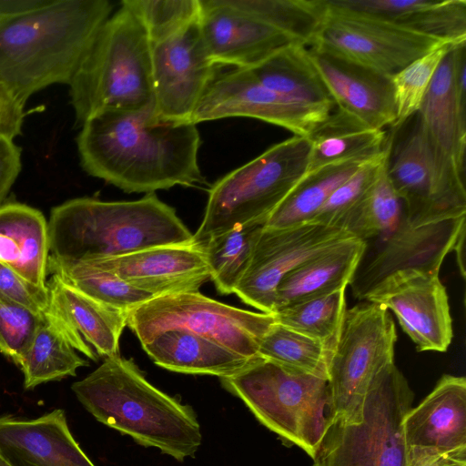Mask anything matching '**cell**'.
Wrapping results in <instances>:
<instances>
[{
	"mask_svg": "<svg viewBox=\"0 0 466 466\" xmlns=\"http://www.w3.org/2000/svg\"><path fill=\"white\" fill-rule=\"evenodd\" d=\"M220 381L262 425L313 458L330 420L327 380L258 357Z\"/></svg>",
	"mask_w": 466,
	"mask_h": 466,
	"instance_id": "6",
	"label": "cell"
},
{
	"mask_svg": "<svg viewBox=\"0 0 466 466\" xmlns=\"http://www.w3.org/2000/svg\"><path fill=\"white\" fill-rule=\"evenodd\" d=\"M370 159L330 165L305 175L264 227L283 228L309 222L331 193Z\"/></svg>",
	"mask_w": 466,
	"mask_h": 466,
	"instance_id": "31",
	"label": "cell"
},
{
	"mask_svg": "<svg viewBox=\"0 0 466 466\" xmlns=\"http://www.w3.org/2000/svg\"><path fill=\"white\" fill-rule=\"evenodd\" d=\"M387 156L388 141L384 151L366 161L331 193L309 222L342 229L345 219L359 206L385 167Z\"/></svg>",
	"mask_w": 466,
	"mask_h": 466,
	"instance_id": "38",
	"label": "cell"
},
{
	"mask_svg": "<svg viewBox=\"0 0 466 466\" xmlns=\"http://www.w3.org/2000/svg\"><path fill=\"white\" fill-rule=\"evenodd\" d=\"M0 453L14 466H96L74 439L62 410L32 420L0 417Z\"/></svg>",
	"mask_w": 466,
	"mask_h": 466,
	"instance_id": "24",
	"label": "cell"
},
{
	"mask_svg": "<svg viewBox=\"0 0 466 466\" xmlns=\"http://www.w3.org/2000/svg\"><path fill=\"white\" fill-rule=\"evenodd\" d=\"M309 138L305 175L330 165L372 158L386 148L388 141L384 130L365 127L338 109Z\"/></svg>",
	"mask_w": 466,
	"mask_h": 466,
	"instance_id": "29",
	"label": "cell"
},
{
	"mask_svg": "<svg viewBox=\"0 0 466 466\" xmlns=\"http://www.w3.org/2000/svg\"><path fill=\"white\" fill-rule=\"evenodd\" d=\"M264 225L245 224L208 238L203 247L210 279L220 294L235 293Z\"/></svg>",
	"mask_w": 466,
	"mask_h": 466,
	"instance_id": "33",
	"label": "cell"
},
{
	"mask_svg": "<svg viewBox=\"0 0 466 466\" xmlns=\"http://www.w3.org/2000/svg\"><path fill=\"white\" fill-rule=\"evenodd\" d=\"M0 466H14L9 461H7L1 453H0Z\"/></svg>",
	"mask_w": 466,
	"mask_h": 466,
	"instance_id": "47",
	"label": "cell"
},
{
	"mask_svg": "<svg viewBox=\"0 0 466 466\" xmlns=\"http://www.w3.org/2000/svg\"><path fill=\"white\" fill-rule=\"evenodd\" d=\"M42 315L0 296V351L15 362Z\"/></svg>",
	"mask_w": 466,
	"mask_h": 466,
	"instance_id": "41",
	"label": "cell"
},
{
	"mask_svg": "<svg viewBox=\"0 0 466 466\" xmlns=\"http://www.w3.org/2000/svg\"><path fill=\"white\" fill-rule=\"evenodd\" d=\"M325 5L323 21L309 46L390 76L427 53L443 45L453 44L337 7L328 0Z\"/></svg>",
	"mask_w": 466,
	"mask_h": 466,
	"instance_id": "12",
	"label": "cell"
},
{
	"mask_svg": "<svg viewBox=\"0 0 466 466\" xmlns=\"http://www.w3.org/2000/svg\"><path fill=\"white\" fill-rule=\"evenodd\" d=\"M465 229L466 228L461 231L453 247L458 266L463 278H465Z\"/></svg>",
	"mask_w": 466,
	"mask_h": 466,
	"instance_id": "46",
	"label": "cell"
},
{
	"mask_svg": "<svg viewBox=\"0 0 466 466\" xmlns=\"http://www.w3.org/2000/svg\"><path fill=\"white\" fill-rule=\"evenodd\" d=\"M46 286L49 305L45 313L77 351L92 360L119 355L128 314L95 300L55 275Z\"/></svg>",
	"mask_w": 466,
	"mask_h": 466,
	"instance_id": "22",
	"label": "cell"
},
{
	"mask_svg": "<svg viewBox=\"0 0 466 466\" xmlns=\"http://www.w3.org/2000/svg\"><path fill=\"white\" fill-rule=\"evenodd\" d=\"M113 9L108 0H49L0 18V81L24 105L49 86L69 85Z\"/></svg>",
	"mask_w": 466,
	"mask_h": 466,
	"instance_id": "2",
	"label": "cell"
},
{
	"mask_svg": "<svg viewBox=\"0 0 466 466\" xmlns=\"http://www.w3.org/2000/svg\"><path fill=\"white\" fill-rule=\"evenodd\" d=\"M396 340L394 321L383 306L366 301L346 310L329 365L330 420L360 421L371 383L394 363Z\"/></svg>",
	"mask_w": 466,
	"mask_h": 466,
	"instance_id": "10",
	"label": "cell"
},
{
	"mask_svg": "<svg viewBox=\"0 0 466 466\" xmlns=\"http://www.w3.org/2000/svg\"><path fill=\"white\" fill-rule=\"evenodd\" d=\"M71 105L82 125L107 110H129L154 96L152 44L125 5L101 25L69 83Z\"/></svg>",
	"mask_w": 466,
	"mask_h": 466,
	"instance_id": "5",
	"label": "cell"
},
{
	"mask_svg": "<svg viewBox=\"0 0 466 466\" xmlns=\"http://www.w3.org/2000/svg\"><path fill=\"white\" fill-rule=\"evenodd\" d=\"M218 67L204 43L199 18L170 38L152 44L154 100L159 115L190 121Z\"/></svg>",
	"mask_w": 466,
	"mask_h": 466,
	"instance_id": "17",
	"label": "cell"
},
{
	"mask_svg": "<svg viewBox=\"0 0 466 466\" xmlns=\"http://www.w3.org/2000/svg\"><path fill=\"white\" fill-rule=\"evenodd\" d=\"M388 137L386 173L414 225L466 216L465 172L437 148L418 113Z\"/></svg>",
	"mask_w": 466,
	"mask_h": 466,
	"instance_id": "9",
	"label": "cell"
},
{
	"mask_svg": "<svg viewBox=\"0 0 466 466\" xmlns=\"http://www.w3.org/2000/svg\"><path fill=\"white\" fill-rule=\"evenodd\" d=\"M454 46L457 45H443L412 61L391 76L397 106V117L392 128L400 127L419 111L440 64Z\"/></svg>",
	"mask_w": 466,
	"mask_h": 466,
	"instance_id": "40",
	"label": "cell"
},
{
	"mask_svg": "<svg viewBox=\"0 0 466 466\" xmlns=\"http://www.w3.org/2000/svg\"><path fill=\"white\" fill-rule=\"evenodd\" d=\"M391 23L450 43H466V0H412Z\"/></svg>",
	"mask_w": 466,
	"mask_h": 466,
	"instance_id": "37",
	"label": "cell"
},
{
	"mask_svg": "<svg viewBox=\"0 0 466 466\" xmlns=\"http://www.w3.org/2000/svg\"><path fill=\"white\" fill-rule=\"evenodd\" d=\"M414 394L391 364L373 380L360 422L329 420L311 466H407L402 422Z\"/></svg>",
	"mask_w": 466,
	"mask_h": 466,
	"instance_id": "8",
	"label": "cell"
},
{
	"mask_svg": "<svg viewBox=\"0 0 466 466\" xmlns=\"http://www.w3.org/2000/svg\"><path fill=\"white\" fill-rule=\"evenodd\" d=\"M466 43L454 46L440 64L417 112L430 137L465 172Z\"/></svg>",
	"mask_w": 466,
	"mask_h": 466,
	"instance_id": "23",
	"label": "cell"
},
{
	"mask_svg": "<svg viewBox=\"0 0 466 466\" xmlns=\"http://www.w3.org/2000/svg\"><path fill=\"white\" fill-rule=\"evenodd\" d=\"M308 51L338 110L370 128L394 125L391 76L313 46Z\"/></svg>",
	"mask_w": 466,
	"mask_h": 466,
	"instance_id": "20",
	"label": "cell"
},
{
	"mask_svg": "<svg viewBox=\"0 0 466 466\" xmlns=\"http://www.w3.org/2000/svg\"><path fill=\"white\" fill-rule=\"evenodd\" d=\"M22 168L21 148L14 140L0 137V207Z\"/></svg>",
	"mask_w": 466,
	"mask_h": 466,
	"instance_id": "44",
	"label": "cell"
},
{
	"mask_svg": "<svg viewBox=\"0 0 466 466\" xmlns=\"http://www.w3.org/2000/svg\"><path fill=\"white\" fill-rule=\"evenodd\" d=\"M309 148V137L293 136L214 183L194 242L202 245L245 224L265 225L304 177Z\"/></svg>",
	"mask_w": 466,
	"mask_h": 466,
	"instance_id": "7",
	"label": "cell"
},
{
	"mask_svg": "<svg viewBox=\"0 0 466 466\" xmlns=\"http://www.w3.org/2000/svg\"><path fill=\"white\" fill-rule=\"evenodd\" d=\"M72 390L96 420L178 461L194 457L201 445L193 409L153 386L132 360L105 358Z\"/></svg>",
	"mask_w": 466,
	"mask_h": 466,
	"instance_id": "3",
	"label": "cell"
},
{
	"mask_svg": "<svg viewBox=\"0 0 466 466\" xmlns=\"http://www.w3.org/2000/svg\"><path fill=\"white\" fill-rule=\"evenodd\" d=\"M321 342L275 322L261 339L258 357L328 380L332 356Z\"/></svg>",
	"mask_w": 466,
	"mask_h": 466,
	"instance_id": "34",
	"label": "cell"
},
{
	"mask_svg": "<svg viewBox=\"0 0 466 466\" xmlns=\"http://www.w3.org/2000/svg\"><path fill=\"white\" fill-rule=\"evenodd\" d=\"M345 290L301 301L272 314L277 323L321 342L333 352L347 310Z\"/></svg>",
	"mask_w": 466,
	"mask_h": 466,
	"instance_id": "35",
	"label": "cell"
},
{
	"mask_svg": "<svg viewBox=\"0 0 466 466\" xmlns=\"http://www.w3.org/2000/svg\"><path fill=\"white\" fill-rule=\"evenodd\" d=\"M275 322L271 313L235 308L198 291L153 298L128 313L127 326L140 343L166 330L182 329L255 359L261 339Z\"/></svg>",
	"mask_w": 466,
	"mask_h": 466,
	"instance_id": "11",
	"label": "cell"
},
{
	"mask_svg": "<svg viewBox=\"0 0 466 466\" xmlns=\"http://www.w3.org/2000/svg\"><path fill=\"white\" fill-rule=\"evenodd\" d=\"M76 351L62 329L44 313L15 362L24 374L25 388L30 390L42 383L76 376L77 369L88 366V361Z\"/></svg>",
	"mask_w": 466,
	"mask_h": 466,
	"instance_id": "30",
	"label": "cell"
},
{
	"mask_svg": "<svg viewBox=\"0 0 466 466\" xmlns=\"http://www.w3.org/2000/svg\"><path fill=\"white\" fill-rule=\"evenodd\" d=\"M407 466L466 462V380L445 374L405 415Z\"/></svg>",
	"mask_w": 466,
	"mask_h": 466,
	"instance_id": "13",
	"label": "cell"
},
{
	"mask_svg": "<svg viewBox=\"0 0 466 466\" xmlns=\"http://www.w3.org/2000/svg\"><path fill=\"white\" fill-rule=\"evenodd\" d=\"M366 248V241L350 237L301 262L279 283L272 313L290 305L346 289L350 284Z\"/></svg>",
	"mask_w": 466,
	"mask_h": 466,
	"instance_id": "25",
	"label": "cell"
},
{
	"mask_svg": "<svg viewBox=\"0 0 466 466\" xmlns=\"http://www.w3.org/2000/svg\"><path fill=\"white\" fill-rule=\"evenodd\" d=\"M144 26L151 44L170 38L199 18V0H123Z\"/></svg>",
	"mask_w": 466,
	"mask_h": 466,
	"instance_id": "39",
	"label": "cell"
},
{
	"mask_svg": "<svg viewBox=\"0 0 466 466\" xmlns=\"http://www.w3.org/2000/svg\"><path fill=\"white\" fill-rule=\"evenodd\" d=\"M48 272L95 300L127 314L155 298L88 262L64 260L49 255Z\"/></svg>",
	"mask_w": 466,
	"mask_h": 466,
	"instance_id": "32",
	"label": "cell"
},
{
	"mask_svg": "<svg viewBox=\"0 0 466 466\" xmlns=\"http://www.w3.org/2000/svg\"><path fill=\"white\" fill-rule=\"evenodd\" d=\"M350 237L342 229L312 222L283 228L263 227L235 294L261 312L272 313L277 287L288 272Z\"/></svg>",
	"mask_w": 466,
	"mask_h": 466,
	"instance_id": "15",
	"label": "cell"
},
{
	"mask_svg": "<svg viewBox=\"0 0 466 466\" xmlns=\"http://www.w3.org/2000/svg\"><path fill=\"white\" fill-rule=\"evenodd\" d=\"M47 224L50 256L71 261L194 242L175 208L154 193L131 201L73 198L53 208Z\"/></svg>",
	"mask_w": 466,
	"mask_h": 466,
	"instance_id": "4",
	"label": "cell"
},
{
	"mask_svg": "<svg viewBox=\"0 0 466 466\" xmlns=\"http://www.w3.org/2000/svg\"><path fill=\"white\" fill-rule=\"evenodd\" d=\"M390 309L418 351H446L452 338V319L446 288L439 273L396 271L363 299Z\"/></svg>",
	"mask_w": 466,
	"mask_h": 466,
	"instance_id": "16",
	"label": "cell"
},
{
	"mask_svg": "<svg viewBox=\"0 0 466 466\" xmlns=\"http://www.w3.org/2000/svg\"><path fill=\"white\" fill-rule=\"evenodd\" d=\"M84 262L110 271L155 298L198 292L210 279L203 247L195 242L158 246L121 257Z\"/></svg>",
	"mask_w": 466,
	"mask_h": 466,
	"instance_id": "21",
	"label": "cell"
},
{
	"mask_svg": "<svg viewBox=\"0 0 466 466\" xmlns=\"http://www.w3.org/2000/svg\"><path fill=\"white\" fill-rule=\"evenodd\" d=\"M24 106L0 81V137L14 140L22 133Z\"/></svg>",
	"mask_w": 466,
	"mask_h": 466,
	"instance_id": "43",
	"label": "cell"
},
{
	"mask_svg": "<svg viewBox=\"0 0 466 466\" xmlns=\"http://www.w3.org/2000/svg\"><path fill=\"white\" fill-rule=\"evenodd\" d=\"M200 136L191 121L163 117L154 96L129 110H107L82 124L76 137L82 168L127 193H154L204 183Z\"/></svg>",
	"mask_w": 466,
	"mask_h": 466,
	"instance_id": "1",
	"label": "cell"
},
{
	"mask_svg": "<svg viewBox=\"0 0 466 466\" xmlns=\"http://www.w3.org/2000/svg\"><path fill=\"white\" fill-rule=\"evenodd\" d=\"M248 69L265 87L283 96L328 111L335 108L310 59L308 46H289Z\"/></svg>",
	"mask_w": 466,
	"mask_h": 466,
	"instance_id": "28",
	"label": "cell"
},
{
	"mask_svg": "<svg viewBox=\"0 0 466 466\" xmlns=\"http://www.w3.org/2000/svg\"><path fill=\"white\" fill-rule=\"evenodd\" d=\"M466 216L414 225L403 216L398 227L384 238L364 268L357 269L350 282L360 299L389 275L403 269L439 273L445 257L453 250Z\"/></svg>",
	"mask_w": 466,
	"mask_h": 466,
	"instance_id": "18",
	"label": "cell"
},
{
	"mask_svg": "<svg viewBox=\"0 0 466 466\" xmlns=\"http://www.w3.org/2000/svg\"><path fill=\"white\" fill-rule=\"evenodd\" d=\"M403 216V204L389 181L385 165L364 198L345 219L341 228L366 242L377 237L385 238L394 231Z\"/></svg>",
	"mask_w": 466,
	"mask_h": 466,
	"instance_id": "36",
	"label": "cell"
},
{
	"mask_svg": "<svg viewBox=\"0 0 466 466\" xmlns=\"http://www.w3.org/2000/svg\"><path fill=\"white\" fill-rule=\"evenodd\" d=\"M0 296L17 303L36 315L44 314L49 305L48 288L38 287L0 262Z\"/></svg>",
	"mask_w": 466,
	"mask_h": 466,
	"instance_id": "42",
	"label": "cell"
},
{
	"mask_svg": "<svg viewBox=\"0 0 466 466\" xmlns=\"http://www.w3.org/2000/svg\"><path fill=\"white\" fill-rule=\"evenodd\" d=\"M199 2L202 37L210 57L218 66L248 68L285 47L305 45L288 33L238 9L228 0Z\"/></svg>",
	"mask_w": 466,
	"mask_h": 466,
	"instance_id": "19",
	"label": "cell"
},
{
	"mask_svg": "<svg viewBox=\"0 0 466 466\" xmlns=\"http://www.w3.org/2000/svg\"><path fill=\"white\" fill-rule=\"evenodd\" d=\"M141 346L157 365L166 370L219 379L238 373L256 359H248L208 339L182 329L160 332L142 342Z\"/></svg>",
	"mask_w": 466,
	"mask_h": 466,
	"instance_id": "27",
	"label": "cell"
},
{
	"mask_svg": "<svg viewBox=\"0 0 466 466\" xmlns=\"http://www.w3.org/2000/svg\"><path fill=\"white\" fill-rule=\"evenodd\" d=\"M49 0H0V18L23 15L46 5Z\"/></svg>",
	"mask_w": 466,
	"mask_h": 466,
	"instance_id": "45",
	"label": "cell"
},
{
	"mask_svg": "<svg viewBox=\"0 0 466 466\" xmlns=\"http://www.w3.org/2000/svg\"><path fill=\"white\" fill-rule=\"evenodd\" d=\"M332 111L283 96L258 82L248 68L217 75L198 105L191 122L227 117L256 118L281 127L294 136L309 137Z\"/></svg>",
	"mask_w": 466,
	"mask_h": 466,
	"instance_id": "14",
	"label": "cell"
},
{
	"mask_svg": "<svg viewBox=\"0 0 466 466\" xmlns=\"http://www.w3.org/2000/svg\"><path fill=\"white\" fill-rule=\"evenodd\" d=\"M48 224L36 208L22 203L0 207V262L27 281L46 288Z\"/></svg>",
	"mask_w": 466,
	"mask_h": 466,
	"instance_id": "26",
	"label": "cell"
},
{
	"mask_svg": "<svg viewBox=\"0 0 466 466\" xmlns=\"http://www.w3.org/2000/svg\"><path fill=\"white\" fill-rule=\"evenodd\" d=\"M444 466H466V462H457V463H451Z\"/></svg>",
	"mask_w": 466,
	"mask_h": 466,
	"instance_id": "48",
	"label": "cell"
}]
</instances>
